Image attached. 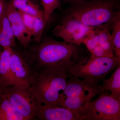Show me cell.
Returning <instances> with one entry per match:
<instances>
[{
	"instance_id": "1",
	"label": "cell",
	"mask_w": 120,
	"mask_h": 120,
	"mask_svg": "<svg viewBox=\"0 0 120 120\" xmlns=\"http://www.w3.org/2000/svg\"><path fill=\"white\" fill-rule=\"evenodd\" d=\"M35 70L43 68L58 69L70 74L76 64L90 56L81 46L53 39H45L30 49Z\"/></svg>"
},
{
	"instance_id": "2",
	"label": "cell",
	"mask_w": 120,
	"mask_h": 120,
	"mask_svg": "<svg viewBox=\"0 0 120 120\" xmlns=\"http://www.w3.org/2000/svg\"><path fill=\"white\" fill-rule=\"evenodd\" d=\"M69 74L50 68L37 69L29 85L39 104L57 105L64 92Z\"/></svg>"
},
{
	"instance_id": "3",
	"label": "cell",
	"mask_w": 120,
	"mask_h": 120,
	"mask_svg": "<svg viewBox=\"0 0 120 120\" xmlns=\"http://www.w3.org/2000/svg\"><path fill=\"white\" fill-rule=\"evenodd\" d=\"M120 12L115 1L98 0L72 5L66 15L87 26L96 28L105 25L111 26L113 19Z\"/></svg>"
},
{
	"instance_id": "4",
	"label": "cell",
	"mask_w": 120,
	"mask_h": 120,
	"mask_svg": "<svg viewBox=\"0 0 120 120\" xmlns=\"http://www.w3.org/2000/svg\"><path fill=\"white\" fill-rule=\"evenodd\" d=\"M104 90L102 85L81 80L69 74L66 86L57 105L71 110L79 109Z\"/></svg>"
},
{
	"instance_id": "5",
	"label": "cell",
	"mask_w": 120,
	"mask_h": 120,
	"mask_svg": "<svg viewBox=\"0 0 120 120\" xmlns=\"http://www.w3.org/2000/svg\"><path fill=\"white\" fill-rule=\"evenodd\" d=\"M120 65L116 57H97L91 54L88 58L74 65L70 74L86 82L99 84L106 76Z\"/></svg>"
},
{
	"instance_id": "6",
	"label": "cell",
	"mask_w": 120,
	"mask_h": 120,
	"mask_svg": "<svg viewBox=\"0 0 120 120\" xmlns=\"http://www.w3.org/2000/svg\"><path fill=\"white\" fill-rule=\"evenodd\" d=\"M71 111L77 120H120V101L101 94L84 107Z\"/></svg>"
},
{
	"instance_id": "7",
	"label": "cell",
	"mask_w": 120,
	"mask_h": 120,
	"mask_svg": "<svg viewBox=\"0 0 120 120\" xmlns=\"http://www.w3.org/2000/svg\"><path fill=\"white\" fill-rule=\"evenodd\" d=\"M3 93L25 120H36L39 104L28 85L20 84L3 88Z\"/></svg>"
},
{
	"instance_id": "8",
	"label": "cell",
	"mask_w": 120,
	"mask_h": 120,
	"mask_svg": "<svg viewBox=\"0 0 120 120\" xmlns=\"http://www.w3.org/2000/svg\"><path fill=\"white\" fill-rule=\"evenodd\" d=\"M94 28L66 15L52 32L53 36L60 38L63 41L80 45L83 43L85 39L93 32Z\"/></svg>"
},
{
	"instance_id": "9",
	"label": "cell",
	"mask_w": 120,
	"mask_h": 120,
	"mask_svg": "<svg viewBox=\"0 0 120 120\" xmlns=\"http://www.w3.org/2000/svg\"><path fill=\"white\" fill-rule=\"evenodd\" d=\"M10 65L16 80L20 84L30 85L36 70L34 58L27 60L20 53L12 49Z\"/></svg>"
},
{
	"instance_id": "10",
	"label": "cell",
	"mask_w": 120,
	"mask_h": 120,
	"mask_svg": "<svg viewBox=\"0 0 120 120\" xmlns=\"http://www.w3.org/2000/svg\"><path fill=\"white\" fill-rule=\"evenodd\" d=\"M6 14L15 38L24 47L30 46L32 36L26 29L19 11L13 7L11 1L8 3Z\"/></svg>"
},
{
	"instance_id": "11",
	"label": "cell",
	"mask_w": 120,
	"mask_h": 120,
	"mask_svg": "<svg viewBox=\"0 0 120 120\" xmlns=\"http://www.w3.org/2000/svg\"><path fill=\"white\" fill-rule=\"evenodd\" d=\"M36 120H77L70 110L56 105L39 104Z\"/></svg>"
},
{
	"instance_id": "12",
	"label": "cell",
	"mask_w": 120,
	"mask_h": 120,
	"mask_svg": "<svg viewBox=\"0 0 120 120\" xmlns=\"http://www.w3.org/2000/svg\"><path fill=\"white\" fill-rule=\"evenodd\" d=\"M12 49H3L0 56V86L3 88L20 84L15 78L10 65Z\"/></svg>"
},
{
	"instance_id": "13",
	"label": "cell",
	"mask_w": 120,
	"mask_h": 120,
	"mask_svg": "<svg viewBox=\"0 0 120 120\" xmlns=\"http://www.w3.org/2000/svg\"><path fill=\"white\" fill-rule=\"evenodd\" d=\"M19 12L27 30L34 41L37 43H39L41 40L46 25L44 19Z\"/></svg>"
},
{
	"instance_id": "14",
	"label": "cell",
	"mask_w": 120,
	"mask_h": 120,
	"mask_svg": "<svg viewBox=\"0 0 120 120\" xmlns=\"http://www.w3.org/2000/svg\"><path fill=\"white\" fill-rule=\"evenodd\" d=\"M15 39L6 11L0 19V46L2 49L13 48Z\"/></svg>"
},
{
	"instance_id": "15",
	"label": "cell",
	"mask_w": 120,
	"mask_h": 120,
	"mask_svg": "<svg viewBox=\"0 0 120 120\" xmlns=\"http://www.w3.org/2000/svg\"><path fill=\"white\" fill-rule=\"evenodd\" d=\"M110 27V26L108 25L96 27L94 29V33L101 47L110 57H114Z\"/></svg>"
},
{
	"instance_id": "16",
	"label": "cell",
	"mask_w": 120,
	"mask_h": 120,
	"mask_svg": "<svg viewBox=\"0 0 120 120\" xmlns=\"http://www.w3.org/2000/svg\"><path fill=\"white\" fill-rule=\"evenodd\" d=\"M0 120H26L3 93L0 98Z\"/></svg>"
},
{
	"instance_id": "17",
	"label": "cell",
	"mask_w": 120,
	"mask_h": 120,
	"mask_svg": "<svg viewBox=\"0 0 120 120\" xmlns=\"http://www.w3.org/2000/svg\"><path fill=\"white\" fill-rule=\"evenodd\" d=\"M11 2L20 11L44 19L43 11L33 0H11Z\"/></svg>"
},
{
	"instance_id": "18",
	"label": "cell",
	"mask_w": 120,
	"mask_h": 120,
	"mask_svg": "<svg viewBox=\"0 0 120 120\" xmlns=\"http://www.w3.org/2000/svg\"><path fill=\"white\" fill-rule=\"evenodd\" d=\"M105 90H109L111 92L110 97L120 101V65L115 69L109 79L102 80Z\"/></svg>"
},
{
	"instance_id": "19",
	"label": "cell",
	"mask_w": 120,
	"mask_h": 120,
	"mask_svg": "<svg viewBox=\"0 0 120 120\" xmlns=\"http://www.w3.org/2000/svg\"><path fill=\"white\" fill-rule=\"evenodd\" d=\"M110 27L112 30L111 36L114 56L120 58V12L113 19Z\"/></svg>"
},
{
	"instance_id": "20",
	"label": "cell",
	"mask_w": 120,
	"mask_h": 120,
	"mask_svg": "<svg viewBox=\"0 0 120 120\" xmlns=\"http://www.w3.org/2000/svg\"><path fill=\"white\" fill-rule=\"evenodd\" d=\"M45 23H47L54 11L60 7L61 0H41Z\"/></svg>"
},
{
	"instance_id": "21",
	"label": "cell",
	"mask_w": 120,
	"mask_h": 120,
	"mask_svg": "<svg viewBox=\"0 0 120 120\" xmlns=\"http://www.w3.org/2000/svg\"><path fill=\"white\" fill-rule=\"evenodd\" d=\"M8 4L5 0H0V19L6 11Z\"/></svg>"
},
{
	"instance_id": "22",
	"label": "cell",
	"mask_w": 120,
	"mask_h": 120,
	"mask_svg": "<svg viewBox=\"0 0 120 120\" xmlns=\"http://www.w3.org/2000/svg\"><path fill=\"white\" fill-rule=\"evenodd\" d=\"M94 0H66L67 2L71 4L72 5L83 2Z\"/></svg>"
},
{
	"instance_id": "23",
	"label": "cell",
	"mask_w": 120,
	"mask_h": 120,
	"mask_svg": "<svg viewBox=\"0 0 120 120\" xmlns=\"http://www.w3.org/2000/svg\"><path fill=\"white\" fill-rule=\"evenodd\" d=\"M3 93V88L0 86V98L2 96Z\"/></svg>"
},
{
	"instance_id": "24",
	"label": "cell",
	"mask_w": 120,
	"mask_h": 120,
	"mask_svg": "<svg viewBox=\"0 0 120 120\" xmlns=\"http://www.w3.org/2000/svg\"><path fill=\"white\" fill-rule=\"evenodd\" d=\"M1 48L2 47L0 46V56L1 54V52H2V49H1Z\"/></svg>"
},
{
	"instance_id": "25",
	"label": "cell",
	"mask_w": 120,
	"mask_h": 120,
	"mask_svg": "<svg viewBox=\"0 0 120 120\" xmlns=\"http://www.w3.org/2000/svg\"><path fill=\"white\" fill-rule=\"evenodd\" d=\"M33 0L35 2L36 4H37V3L38 2L39 0Z\"/></svg>"
}]
</instances>
